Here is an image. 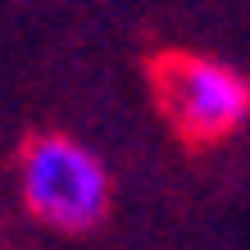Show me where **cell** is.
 Here are the masks:
<instances>
[{
	"label": "cell",
	"mask_w": 250,
	"mask_h": 250,
	"mask_svg": "<svg viewBox=\"0 0 250 250\" xmlns=\"http://www.w3.org/2000/svg\"><path fill=\"white\" fill-rule=\"evenodd\" d=\"M159 100L187 137L214 141L250 119V82L223 60L173 55L159 64Z\"/></svg>",
	"instance_id": "cell-2"
},
{
	"label": "cell",
	"mask_w": 250,
	"mask_h": 250,
	"mask_svg": "<svg viewBox=\"0 0 250 250\" xmlns=\"http://www.w3.org/2000/svg\"><path fill=\"white\" fill-rule=\"evenodd\" d=\"M23 205L55 232H86L109 214V173L73 137H37L19 159Z\"/></svg>",
	"instance_id": "cell-1"
}]
</instances>
